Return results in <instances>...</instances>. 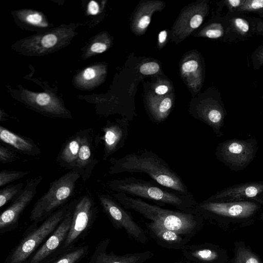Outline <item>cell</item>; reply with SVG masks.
<instances>
[{"label": "cell", "instance_id": "1", "mask_svg": "<svg viewBox=\"0 0 263 263\" xmlns=\"http://www.w3.org/2000/svg\"><path fill=\"white\" fill-rule=\"evenodd\" d=\"M109 162V175L122 173H145L163 187L185 195L191 194L182 178L166 161L152 151L145 149L139 153L111 158Z\"/></svg>", "mask_w": 263, "mask_h": 263}, {"label": "cell", "instance_id": "2", "mask_svg": "<svg viewBox=\"0 0 263 263\" xmlns=\"http://www.w3.org/2000/svg\"><path fill=\"white\" fill-rule=\"evenodd\" d=\"M112 196L125 209L134 211L151 222L190 239L200 231L204 225V219L196 213L164 209L123 193H114Z\"/></svg>", "mask_w": 263, "mask_h": 263}, {"label": "cell", "instance_id": "3", "mask_svg": "<svg viewBox=\"0 0 263 263\" xmlns=\"http://www.w3.org/2000/svg\"><path fill=\"white\" fill-rule=\"evenodd\" d=\"M107 185L117 193L151 200L160 206L170 205L185 212L194 213L193 209L197 203L191 193L185 195L168 190L154 180L128 177L110 180Z\"/></svg>", "mask_w": 263, "mask_h": 263}, {"label": "cell", "instance_id": "4", "mask_svg": "<svg viewBox=\"0 0 263 263\" xmlns=\"http://www.w3.org/2000/svg\"><path fill=\"white\" fill-rule=\"evenodd\" d=\"M263 207L251 201L218 202L206 200L197 202L193 212L204 220L224 231L236 230L253 224Z\"/></svg>", "mask_w": 263, "mask_h": 263}, {"label": "cell", "instance_id": "5", "mask_svg": "<svg viewBox=\"0 0 263 263\" xmlns=\"http://www.w3.org/2000/svg\"><path fill=\"white\" fill-rule=\"evenodd\" d=\"M71 203L63 206L47 218L39 226L25 233L17 245L9 253L5 263H27L40 246L54 231L67 215Z\"/></svg>", "mask_w": 263, "mask_h": 263}, {"label": "cell", "instance_id": "6", "mask_svg": "<svg viewBox=\"0 0 263 263\" xmlns=\"http://www.w3.org/2000/svg\"><path fill=\"white\" fill-rule=\"evenodd\" d=\"M80 178L79 174L70 171L52 181L48 191L34 204L29 216L30 221L37 224L65 205L73 195Z\"/></svg>", "mask_w": 263, "mask_h": 263}, {"label": "cell", "instance_id": "7", "mask_svg": "<svg viewBox=\"0 0 263 263\" xmlns=\"http://www.w3.org/2000/svg\"><path fill=\"white\" fill-rule=\"evenodd\" d=\"M68 27H60L21 40L13 45L16 51L35 56L50 53L66 46L74 35Z\"/></svg>", "mask_w": 263, "mask_h": 263}, {"label": "cell", "instance_id": "8", "mask_svg": "<svg viewBox=\"0 0 263 263\" xmlns=\"http://www.w3.org/2000/svg\"><path fill=\"white\" fill-rule=\"evenodd\" d=\"M258 149V141L254 137L246 140L232 139L218 144L215 156L231 171L238 172L244 170L251 163Z\"/></svg>", "mask_w": 263, "mask_h": 263}, {"label": "cell", "instance_id": "9", "mask_svg": "<svg viewBox=\"0 0 263 263\" xmlns=\"http://www.w3.org/2000/svg\"><path fill=\"white\" fill-rule=\"evenodd\" d=\"M98 212V207L91 195L85 194L74 200L71 223L62 251L73 246L86 234L95 222Z\"/></svg>", "mask_w": 263, "mask_h": 263}, {"label": "cell", "instance_id": "10", "mask_svg": "<svg viewBox=\"0 0 263 263\" xmlns=\"http://www.w3.org/2000/svg\"><path fill=\"white\" fill-rule=\"evenodd\" d=\"M97 197L104 212L115 228L124 229L136 241L142 243L147 242V237L143 229L113 196L100 193Z\"/></svg>", "mask_w": 263, "mask_h": 263}, {"label": "cell", "instance_id": "11", "mask_svg": "<svg viewBox=\"0 0 263 263\" xmlns=\"http://www.w3.org/2000/svg\"><path fill=\"white\" fill-rule=\"evenodd\" d=\"M43 177L39 176L29 179L21 193L0 216V234L14 230L18 226L21 214L34 198L39 185Z\"/></svg>", "mask_w": 263, "mask_h": 263}, {"label": "cell", "instance_id": "12", "mask_svg": "<svg viewBox=\"0 0 263 263\" xmlns=\"http://www.w3.org/2000/svg\"><path fill=\"white\" fill-rule=\"evenodd\" d=\"M70 203V208L65 218L27 263H46L63 251L62 247L71 223L74 200Z\"/></svg>", "mask_w": 263, "mask_h": 263}, {"label": "cell", "instance_id": "13", "mask_svg": "<svg viewBox=\"0 0 263 263\" xmlns=\"http://www.w3.org/2000/svg\"><path fill=\"white\" fill-rule=\"evenodd\" d=\"M209 201H251L263 207V181L240 183L230 186L206 199Z\"/></svg>", "mask_w": 263, "mask_h": 263}, {"label": "cell", "instance_id": "14", "mask_svg": "<svg viewBox=\"0 0 263 263\" xmlns=\"http://www.w3.org/2000/svg\"><path fill=\"white\" fill-rule=\"evenodd\" d=\"M21 98L28 106L45 115L63 119L72 118L70 111L62 100L53 94L24 89Z\"/></svg>", "mask_w": 263, "mask_h": 263}, {"label": "cell", "instance_id": "15", "mask_svg": "<svg viewBox=\"0 0 263 263\" xmlns=\"http://www.w3.org/2000/svg\"><path fill=\"white\" fill-rule=\"evenodd\" d=\"M101 130L102 135L97 137V143L103 141V160L105 161L125 145L129 134L128 120L108 122Z\"/></svg>", "mask_w": 263, "mask_h": 263}, {"label": "cell", "instance_id": "16", "mask_svg": "<svg viewBox=\"0 0 263 263\" xmlns=\"http://www.w3.org/2000/svg\"><path fill=\"white\" fill-rule=\"evenodd\" d=\"M181 251L192 263H229L230 260L226 250L211 242L186 245Z\"/></svg>", "mask_w": 263, "mask_h": 263}, {"label": "cell", "instance_id": "17", "mask_svg": "<svg viewBox=\"0 0 263 263\" xmlns=\"http://www.w3.org/2000/svg\"><path fill=\"white\" fill-rule=\"evenodd\" d=\"M92 143V129H83L81 144L73 171L79 174L84 182L89 178L93 168L98 163L95 157Z\"/></svg>", "mask_w": 263, "mask_h": 263}, {"label": "cell", "instance_id": "18", "mask_svg": "<svg viewBox=\"0 0 263 263\" xmlns=\"http://www.w3.org/2000/svg\"><path fill=\"white\" fill-rule=\"evenodd\" d=\"M149 236L160 246L169 249L182 250L190 238L177 232L162 228L153 222H145Z\"/></svg>", "mask_w": 263, "mask_h": 263}, {"label": "cell", "instance_id": "19", "mask_svg": "<svg viewBox=\"0 0 263 263\" xmlns=\"http://www.w3.org/2000/svg\"><path fill=\"white\" fill-rule=\"evenodd\" d=\"M1 141L16 151L25 155L36 156L41 153L40 148L31 139L0 126Z\"/></svg>", "mask_w": 263, "mask_h": 263}, {"label": "cell", "instance_id": "20", "mask_svg": "<svg viewBox=\"0 0 263 263\" xmlns=\"http://www.w3.org/2000/svg\"><path fill=\"white\" fill-rule=\"evenodd\" d=\"M83 135V129L80 130L64 144L57 157V162L61 167L70 171L74 170Z\"/></svg>", "mask_w": 263, "mask_h": 263}, {"label": "cell", "instance_id": "21", "mask_svg": "<svg viewBox=\"0 0 263 263\" xmlns=\"http://www.w3.org/2000/svg\"><path fill=\"white\" fill-rule=\"evenodd\" d=\"M226 112L220 105L215 103L204 106L198 111L196 116L211 127L214 133L218 137L223 136L221 128L224 124Z\"/></svg>", "mask_w": 263, "mask_h": 263}, {"label": "cell", "instance_id": "22", "mask_svg": "<svg viewBox=\"0 0 263 263\" xmlns=\"http://www.w3.org/2000/svg\"><path fill=\"white\" fill-rule=\"evenodd\" d=\"M110 242L109 238H106L98 244L92 254L88 263H134L133 256L130 253L118 255L113 252L107 253V249Z\"/></svg>", "mask_w": 263, "mask_h": 263}, {"label": "cell", "instance_id": "23", "mask_svg": "<svg viewBox=\"0 0 263 263\" xmlns=\"http://www.w3.org/2000/svg\"><path fill=\"white\" fill-rule=\"evenodd\" d=\"M104 73L105 69L102 65L95 64L88 66L76 76L74 84L81 88H92L101 82Z\"/></svg>", "mask_w": 263, "mask_h": 263}, {"label": "cell", "instance_id": "24", "mask_svg": "<svg viewBox=\"0 0 263 263\" xmlns=\"http://www.w3.org/2000/svg\"><path fill=\"white\" fill-rule=\"evenodd\" d=\"M230 263H263L260 257L250 247L242 241L234 242L233 256Z\"/></svg>", "mask_w": 263, "mask_h": 263}, {"label": "cell", "instance_id": "25", "mask_svg": "<svg viewBox=\"0 0 263 263\" xmlns=\"http://www.w3.org/2000/svg\"><path fill=\"white\" fill-rule=\"evenodd\" d=\"M88 252L87 246L73 247L62 251L46 263H78Z\"/></svg>", "mask_w": 263, "mask_h": 263}, {"label": "cell", "instance_id": "26", "mask_svg": "<svg viewBox=\"0 0 263 263\" xmlns=\"http://www.w3.org/2000/svg\"><path fill=\"white\" fill-rule=\"evenodd\" d=\"M17 18L27 25L45 28L48 24L45 16L41 12L30 9L19 10L15 12Z\"/></svg>", "mask_w": 263, "mask_h": 263}, {"label": "cell", "instance_id": "27", "mask_svg": "<svg viewBox=\"0 0 263 263\" xmlns=\"http://www.w3.org/2000/svg\"><path fill=\"white\" fill-rule=\"evenodd\" d=\"M24 188L23 183L11 184L0 190V208L13 201L21 193Z\"/></svg>", "mask_w": 263, "mask_h": 263}, {"label": "cell", "instance_id": "28", "mask_svg": "<svg viewBox=\"0 0 263 263\" xmlns=\"http://www.w3.org/2000/svg\"><path fill=\"white\" fill-rule=\"evenodd\" d=\"M230 29L240 37H247L251 33L249 22L241 17H233L230 20Z\"/></svg>", "mask_w": 263, "mask_h": 263}, {"label": "cell", "instance_id": "29", "mask_svg": "<svg viewBox=\"0 0 263 263\" xmlns=\"http://www.w3.org/2000/svg\"><path fill=\"white\" fill-rule=\"evenodd\" d=\"M29 173V172L27 171L2 170L0 172V186L3 187L21 179Z\"/></svg>", "mask_w": 263, "mask_h": 263}, {"label": "cell", "instance_id": "30", "mask_svg": "<svg viewBox=\"0 0 263 263\" xmlns=\"http://www.w3.org/2000/svg\"><path fill=\"white\" fill-rule=\"evenodd\" d=\"M101 37L100 35L96 36L89 45L85 53V58H88L97 53H103L107 49V45L102 40Z\"/></svg>", "mask_w": 263, "mask_h": 263}, {"label": "cell", "instance_id": "31", "mask_svg": "<svg viewBox=\"0 0 263 263\" xmlns=\"http://www.w3.org/2000/svg\"><path fill=\"white\" fill-rule=\"evenodd\" d=\"M263 12V0H245L236 12Z\"/></svg>", "mask_w": 263, "mask_h": 263}, {"label": "cell", "instance_id": "32", "mask_svg": "<svg viewBox=\"0 0 263 263\" xmlns=\"http://www.w3.org/2000/svg\"><path fill=\"white\" fill-rule=\"evenodd\" d=\"M17 159L15 153L8 146L0 145V162L1 163H8Z\"/></svg>", "mask_w": 263, "mask_h": 263}, {"label": "cell", "instance_id": "33", "mask_svg": "<svg viewBox=\"0 0 263 263\" xmlns=\"http://www.w3.org/2000/svg\"><path fill=\"white\" fill-rule=\"evenodd\" d=\"M224 33V29L220 24L212 25L205 31V35L211 39H217L223 36Z\"/></svg>", "mask_w": 263, "mask_h": 263}, {"label": "cell", "instance_id": "34", "mask_svg": "<svg viewBox=\"0 0 263 263\" xmlns=\"http://www.w3.org/2000/svg\"><path fill=\"white\" fill-rule=\"evenodd\" d=\"M159 69V65L156 62H152L142 64L140 68V71L142 74L149 75L157 73Z\"/></svg>", "mask_w": 263, "mask_h": 263}, {"label": "cell", "instance_id": "35", "mask_svg": "<svg viewBox=\"0 0 263 263\" xmlns=\"http://www.w3.org/2000/svg\"><path fill=\"white\" fill-rule=\"evenodd\" d=\"M245 0H227L224 2L225 5L231 12L236 11L243 3Z\"/></svg>", "mask_w": 263, "mask_h": 263}, {"label": "cell", "instance_id": "36", "mask_svg": "<svg viewBox=\"0 0 263 263\" xmlns=\"http://www.w3.org/2000/svg\"><path fill=\"white\" fill-rule=\"evenodd\" d=\"M198 67V63L195 60H190L184 63L182 66V70L186 73L195 71Z\"/></svg>", "mask_w": 263, "mask_h": 263}, {"label": "cell", "instance_id": "37", "mask_svg": "<svg viewBox=\"0 0 263 263\" xmlns=\"http://www.w3.org/2000/svg\"><path fill=\"white\" fill-rule=\"evenodd\" d=\"M87 11L91 15H96L99 12V6L95 1L89 2L87 7Z\"/></svg>", "mask_w": 263, "mask_h": 263}, {"label": "cell", "instance_id": "38", "mask_svg": "<svg viewBox=\"0 0 263 263\" xmlns=\"http://www.w3.org/2000/svg\"><path fill=\"white\" fill-rule=\"evenodd\" d=\"M202 21V16L200 14H196L191 20L190 26L193 29H196L200 26Z\"/></svg>", "mask_w": 263, "mask_h": 263}, {"label": "cell", "instance_id": "39", "mask_svg": "<svg viewBox=\"0 0 263 263\" xmlns=\"http://www.w3.org/2000/svg\"><path fill=\"white\" fill-rule=\"evenodd\" d=\"M151 22V18L148 16L145 15L141 17L138 23V26L140 29H145L147 27Z\"/></svg>", "mask_w": 263, "mask_h": 263}, {"label": "cell", "instance_id": "40", "mask_svg": "<svg viewBox=\"0 0 263 263\" xmlns=\"http://www.w3.org/2000/svg\"><path fill=\"white\" fill-rule=\"evenodd\" d=\"M168 89L167 86L162 85L157 86L155 89V92L158 95H164L167 92Z\"/></svg>", "mask_w": 263, "mask_h": 263}, {"label": "cell", "instance_id": "41", "mask_svg": "<svg viewBox=\"0 0 263 263\" xmlns=\"http://www.w3.org/2000/svg\"><path fill=\"white\" fill-rule=\"evenodd\" d=\"M255 32L257 34H263V22L259 20L255 27Z\"/></svg>", "mask_w": 263, "mask_h": 263}, {"label": "cell", "instance_id": "42", "mask_svg": "<svg viewBox=\"0 0 263 263\" xmlns=\"http://www.w3.org/2000/svg\"><path fill=\"white\" fill-rule=\"evenodd\" d=\"M167 36V32L165 30H163L161 31L159 34V41L160 43H163Z\"/></svg>", "mask_w": 263, "mask_h": 263}, {"label": "cell", "instance_id": "43", "mask_svg": "<svg viewBox=\"0 0 263 263\" xmlns=\"http://www.w3.org/2000/svg\"><path fill=\"white\" fill-rule=\"evenodd\" d=\"M257 58L258 62L261 64H263V47L259 51L257 54Z\"/></svg>", "mask_w": 263, "mask_h": 263}, {"label": "cell", "instance_id": "44", "mask_svg": "<svg viewBox=\"0 0 263 263\" xmlns=\"http://www.w3.org/2000/svg\"><path fill=\"white\" fill-rule=\"evenodd\" d=\"M259 219L261 221H263V210L259 215Z\"/></svg>", "mask_w": 263, "mask_h": 263}, {"label": "cell", "instance_id": "45", "mask_svg": "<svg viewBox=\"0 0 263 263\" xmlns=\"http://www.w3.org/2000/svg\"><path fill=\"white\" fill-rule=\"evenodd\" d=\"M174 263H192L189 261H178V262H174Z\"/></svg>", "mask_w": 263, "mask_h": 263}, {"label": "cell", "instance_id": "46", "mask_svg": "<svg viewBox=\"0 0 263 263\" xmlns=\"http://www.w3.org/2000/svg\"><path fill=\"white\" fill-rule=\"evenodd\" d=\"M262 119H263V118H262Z\"/></svg>", "mask_w": 263, "mask_h": 263}]
</instances>
